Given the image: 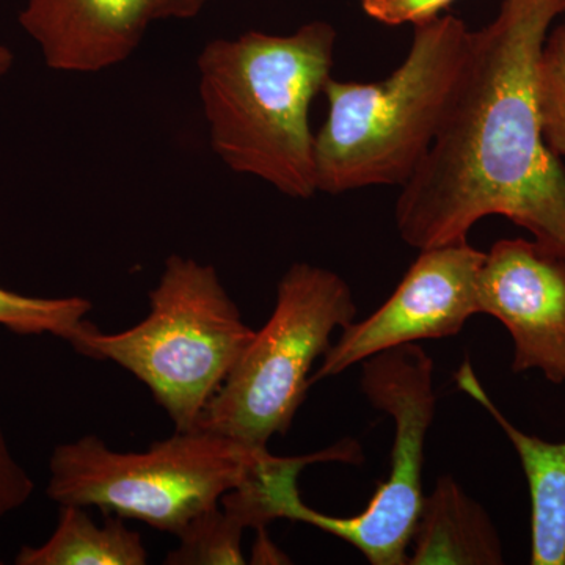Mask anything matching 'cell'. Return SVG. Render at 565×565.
<instances>
[{"label":"cell","instance_id":"15","mask_svg":"<svg viewBox=\"0 0 565 565\" xmlns=\"http://www.w3.org/2000/svg\"><path fill=\"white\" fill-rule=\"evenodd\" d=\"M232 515L215 505L182 531L180 546L166 557L169 565H243V534Z\"/></svg>","mask_w":565,"mask_h":565},{"label":"cell","instance_id":"11","mask_svg":"<svg viewBox=\"0 0 565 565\" xmlns=\"http://www.w3.org/2000/svg\"><path fill=\"white\" fill-rule=\"evenodd\" d=\"M456 381L497 419L520 457L531 497V564L565 565V441L550 444L516 429L479 384L470 363L460 366Z\"/></svg>","mask_w":565,"mask_h":565},{"label":"cell","instance_id":"18","mask_svg":"<svg viewBox=\"0 0 565 565\" xmlns=\"http://www.w3.org/2000/svg\"><path fill=\"white\" fill-rule=\"evenodd\" d=\"M33 484L31 476L11 455L0 423V522L10 512L17 511L28 503L32 497Z\"/></svg>","mask_w":565,"mask_h":565},{"label":"cell","instance_id":"5","mask_svg":"<svg viewBox=\"0 0 565 565\" xmlns=\"http://www.w3.org/2000/svg\"><path fill=\"white\" fill-rule=\"evenodd\" d=\"M262 449L200 427L174 430L145 452L114 451L85 435L55 446L46 493L61 505L98 508L180 537L243 482Z\"/></svg>","mask_w":565,"mask_h":565},{"label":"cell","instance_id":"12","mask_svg":"<svg viewBox=\"0 0 565 565\" xmlns=\"http://www.w3.org/2000/svg\"><path fill=\"white\" fill-rule=\"evenodd\" d=\"M503 545L489 514L452 476H441L424 497L407 564L500 565Z\"/></svg>","mask_w":565,"mask_h":565},{"label":"cell","instance_id":"13","mask_svg":"<svg viewBox=\"0 0 565 565\" xmlns=\"http://www.w3.org/2000/svg\"><path fill=\"white\" fill-rule=\"evenodd\" d=\"M148 553L140 534L121 516L107 515L104 526L81 505L62 504L57 527L40 546H22L18 565H143Z\"/></svg>","mask_w":565,"mask_h":565},{"label":"cell","instance_id":"16","mask_svg":"<svg viewBox=\"0 0 565 565\" xmlns=\"http://www.w3.org/2000/svg\"><path fill=\"white\" fill-rule=\"evenodd\" d=\"M535 96L546 143L565 158V22L550 31L539 55Z\"/></svg>","mask_w":565,"mask_h":565},{"label":"cell","instance_id":"7","mask_svg":"<svg viewBox=\"0 0 565 565\" xmlns=\"http://www.w3.org/2000/svg\"><path fill=\"white\" fill-rule=\"evenodd\" d=\"M362 390L377 411L394 419L386 481L366 509L349 519L308 508L299 487L289 484L275 503V516L343 539L373 565H405L424 501V448L437 404L433 359L416 343L375 353L362 362Z\"/></svg>","mask_w":565,"mask_h":565},{"label":"cell","instance_id":"21","mask_svg":"<svg viewBox=\"0 0 565 565\" xmlns=\"http://www.w3.org/2000/svg\"><path fill=\"white\" fill-rule=\"evenodd\" d=\"M14 65V54L9 47L0 44V79L10 73Z\"/></svg>","mask_w":565,"mask_h":565},{"label":"cell","instance_id":"8","mask_svg":"<svg viewBox=\"0 0 565 565\" xmlns=\"http://www.w3.org/2000/svg\"><path fill=\"white\" fill-rule=\"evenodd\" d=\"M484 258L486 253L467 241L424 248L382 307L341 329L340 341L323 353L311 385L343 374L375 353L455 337L479 313L478 278Z\"/></svg>","mask_w":565,"mask_h":565},{"label":"cell","instance_id":"17","mask_svg":"<svg viewBox=\"0 0 565 565\" xmlns=\"http://www.w3.org/2000/svg\"><path fill=\"white\" fill-rule=\"evenodd\" d=\"M373 20L386 25L423 24L440 17L456 0H360Z\"/></svg>","mask_w":565,"mask_h":565},{"label":"cell","instance_id":"6","mask_svg":"<svg viewBox=\"0 0 565 565\" xmlns=\"http://www.w3.org/2000/svg\"><path fill=\"white\" fill-rule=\"evenodd\" d=\"M355 315L353 294L340 275L292 264L278 282L269 321L253 334L196 427L248 448H267L274 435L288 434L316 360L329 351L334 330Z\"/></svg>","mask_w":565,"mask_h":565},{"label":"cell","instance_id":"10","mask_svg":"<svg viewBox=\"0 0 565 565\" xmlns=\"http://www.w3.org/2000/svg\"><path fill=\"white\" fill-rule=\"evenodd\" d=\"M154 20L156 0H28L20 14L47 68L61 73L120 65Z\"/></svg>","mask_w":565,"mask_h":565},{"label":"cell","instance_id":"4","mask_svg":"<svg viewBox=\"0 0 565 565\" xmlns=\"http://www.w3.org/2000/svg\"><path fill=\"white\" fill-rule=\"evenodd\" d=\"M148 299L147 318L131 329L104 333L85 321L70 344L136 375L174 430L195 429L255 330L244 322L215 267L193 258L170 256Z\"/></svg>","mask_w":565,"mask_h":565},{"label":"cell","instance_id":"20","mask_svg":"<svg viewBox=\"0 0 565 565\" xmlns=\"http://www.w3.org/2000/svg\"><path fill=\"white\" fill-rule=\"evenodd\" d=\"M258 537H256L255 546H253L252 564H288L291 563L289 557L270 541L266 533V527H259Z\"/></svg>","mask_w":565,"mask_h":565},{"label":"cell","instance_id":"14","mask_svg":"<svg viewBox=\"0 0 565 565\" xmlns=\"http://www.w3.org/2000/svg\"><path fill=\"white\" fill-rule=\"evenodd\" d=\"M93 305L85 297H32L0 286V326L17 334H54L68 341Z\"/></svg>","mask_w":565,"mask_h":565},{"label":"cell","instance_id":"19","mask_svg":"<svg viewBox=\"0 0 565 565\" xmlns=\"http://www.w3.org/2000/svg\"><path fill=\"white\" fill-rule=\"evenodd\" d=\"M207 0H156V20H189L203 9Z\"/></svg>","mask_w":565,"mask_h":565},{"label":"cell","instance_id":"9","mask_svg":"<svg viewBox=\"0 0 565 565\" xmlns=\"http://www.w3.org/2000/svg\"><path fill=\"white\" fill-rule=\"evenodd\" d=\"M479 313L498 319L514 341L515 373L541 371L565 384V256L539 241L503 239L486 253Z\"/></svg>","mask_w":565,"mask_h":565},{"label":"cell","instance_id":"2","mask_svg":"<svg viewBox=\"0 0 565 565\" xmlns=\"http://www.w3.org/2000/svg\"><path fill=\"white\" fill-rule=\"evenodd\" d=\"M337 31L310 22L291 35L247 32L200 52L199 90L212 150L228 169L282 195L318 193L310 106L333 66Z\"/></svg>","mask_w":565,"mask_h":565},{"label":"cell","instance_id":"1","mask_svg":"<svg viewBox=\"0 0 565 565\" xmlns=\"http://www.w3.org/2000/svg\"><path fill=\"white\" fill-rule=\"evenodd\" d=\"M565 0H504L470 31L467 55L429 150L403 185L396 226L411 247L467 241L503 215L565 256V170L546 143L535 68Z\"/></svg>","mask_w":565,"mask_h":565},{"label":"cell","instance_id":"3","mask_svg":"<svg viewBox=\"0 0 565 565\" xmlns=\"http://www.w3.org/2000/svg\"><path fill=\"white\" fill-rule=\"evenodd\" d=\"M467 24L437 17L415 25L411 51L373 84L330 77L329 115L315 136L318 192L404 185L433 143L468 47Z\"/></svg>","mask_w":565,"mask_h":565}]
</instances>
